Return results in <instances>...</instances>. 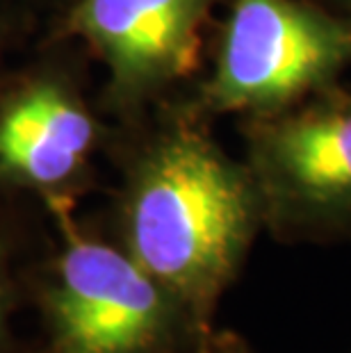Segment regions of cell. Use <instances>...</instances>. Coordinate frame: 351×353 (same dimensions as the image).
<instances>
[{
  "label": "cell",
  "instance_id": "cell-9",
  "mask_svg": "<svg viewBox=\"0 0 351 353\" xmlns=\"http://www.w3.org/2000/svg\"><path fill=\"white\" fill-rule=\"evenodd\" d=\"M312 3L324 5V7H328V10L345 14V17H351V0H312Z\"/></svg>",
  "mask_w": 351,
  "mask_h": 353
},
{
  "label": "cell",
  "instance_id": "cell-6",
  "mask_svg": "<svg viewBox=\"0 0 351 353\" xmlns=\"http://www.w3.org/2000/svg\"><path fill=\"white\" fill-rule=\"evenodd\" d=\"M101 123L57 76L26 80L0 103V192H34L73 205L99 146Z\"/></svg>",
  "mask_w": 351,
  "mask_h": 353
},
{
  "label": "cell",
  "instance_id": "cell-2",
  "mask_svg": "<svg viewBox=\"0 0 351 353\" xmlns=\"http://www.w3.org/2000/svg\"><path fill=\"white\" fill-rule=\"evenodd\" d=\"M46 210L59 242L32 285L41 340L28 353H188L208 330L110 232L82 226L73 205Z\"/></svg>",
  "mask_w": 351,
  "mask_h": 353
},
{
  "label": "cell",
  "instance_id": "cell-5",
  "mask_svg": "<svg viewBox=\"0 0 351 353\" xmlns=\"http://www.w3.org/2000/svg\"><path fill=\"white\" fill-rule=\"evenodd\" d=\"M226 0H76L62 32L108 71L110 110L132 119L199 66L208 21Z\"/></svg>",
  "mask_w": 351,
  "mask_h": 353
},
{
  "label": "cell",
  "instance_id": "cell-1",
  "mask_svg": "<svg viewBox=\"0 0 351 353\" xmlns=\"http://www.w3.org/2000/svg\"><path fill=\"white\" fill-rule=\"evenodd\" d=\"M265 232L263 201L244 157L230 155L185 110L130 157L112 239L203 328L214 326Z\"/></svg>",
  "mask_w": 351,
  "mask_h": 353
},
{
  "label": "cell",
  "instance_id": "cell-3",
  "mask_svg": "<svg viewBox=\"0 0 351 353\" xmlns=\"http://www.w3.org/2000/svg\"><path fill=\"white\" fill-rule=\"evenodd\" d=\"M228 14L197 117L270 114L335 85L351 69V17L312 0H226Z\"/></svg>",
  "mask_w": 351,
  "mask_h": 353
},
{
  "label": "cell",
  "instance_id": "cell-8",
  "mask_svg": "<svg viewBox=\"0 0 351 353\" xmlns=\"http://www.w3.org/2000/svg\"><path fill=\"white\" fill-rule=\"evenodd\" d=\"M188 353H253V349L246 344L244 337L233 333V330L212 326L197 337V342L192 344Z\"/></svg>",
  "mask_w": 351,
  "mask_h": 353
},
{
  "label": "cell",
  "instance_id": "cell-4",
  "mask_svg": "<svg viewBox=\"0 0 351 353\" xmlns=\"http://www.w3.org/2000/svg\"><path fill=\"white\" fill-rule=\"evenodd\" d=\"M242 139L267 235L283 244L351 239V85L242 119Z\"/></svg>",
  "mask_w": 351,
  "mask_h": 353
},
{
  "label": "cell",
  "instance_id": "cell-7",
  "mask_svg": "<svg viewBox=\"0 0 351 353\" xmlns=\"http://www.w3.org/2000/svg\"><path fill=\"white\" fill-rule=\"evenodd\" d=\"M32 294V288H26L23 276L17 269L14 246L10 235L0 230V353H28L30 347L21 344L14 335L12 317L19 310L23 294Z\"/></svg>",
  "mask_w": 351,
  "mask_h": 353
}]
</instances>
